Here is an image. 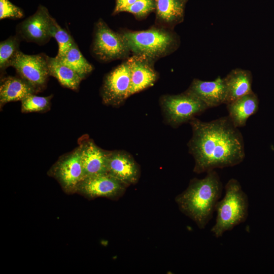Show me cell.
Listing matches in <instances>:
<instances>
[{
  "label": "cell",
  "mask_w": 274,
  "mask_h": 274,
  "mask_svg": "<svg viewBox=\"0 0 274 274\" xmlns=\"http://www.w3.org/2000/svg\"><path fill=\"white\" fill-rule=\"evenodd\" d=\"M190 123L192 136L188 146L194 159L195 173L231 167L244 160L243 136L228 116L207 122L194 118Z\"/></svg>",
  "instance_id": "obj_1"
},
{
  "label": "cell",
  "mask_w": 274,
  "mask_h": 274,
  "mask_svg": "<svg viewBox=\"0 0 274 274\" xmlns=\"http://www.w3.org/2000/svg\"><path fill=\"white\" fill-rule=\"evenodd\" d=\"M207 173L203 179L191 180L187 189L175 198L181 212L201 229L212 219L223 190L217 172L214 169Z\"/></svg>",
  "instance_id": "obj_2"
},
{
  "label": "cell",
  "mask_w": 274,
  "mask_h": 274,
  "mask_svg": "<svg viewBox=\"0 0 274 274\" xmlns=\"http://www.w3.org/2000/svg\"><path fill=\"white\" fill-rule=\"evenodd\" d=\"M248 195L240 183L230 179L225 186V194L216 206V222L211 232L217 238L246 221L248 216Z\"/></svg>",
  "instance_id": "obj_3"
},
{
  "label": "cell",
  "mask_w": 274,
  "mask_h": 274,
  "mask_svg": "<svg viewBox=\"0 0 274 274\" xmlns=\"http://www.w3.org/2000/svg\"><path fill=\"white\" fill-rule=\"evenodd\" d=\"M161 105L167 121L174 126L190 121L209 109L203 102L187 90L180 94L163 97Z\"/></svg>",
  "instance_id": "obj_4"
},
{
  "label": "cell",
  "mask_w": 274,
  "mask_h": 274,
  "mask_svg": "<svg viewBox=\"0 0 274 274\" xmlns=\"http://www.w3.org/2000/svg\"><path fill=\"white\" fill-rule=\"evenodd\" d=\"M122 36L129 49L146 57H155L163 54L173 43L172 36L160 29L128 32Z\"/></svg>",
  "instance_id": "obj_5"
},
{
  "label": "cell",
  "mask_w": 274,
  "mask_h": 274,
  "mask_svg": "<svg viewBox=\"0 0 274 274\" xmlns=\"http://www.w3.org/2000/svg\"><path fill=\"white\" fill-rule=\"evenodd\" d=\"M57 24L48 9L40 5L33 15L18 24L16 35L21 41L44 45L53 38Z\"/></svg>",
  "instance_id": "obj_6"
},
{
  "label": "cell",
  "mask_w": 274,
  "mask_h": 274,
  "mask_svg": "<svg viewBox=\"0 0 274 274\" xmlns=\"http://www.w3.org/2000/svg\"><path fill=\"white\" fill-rule=\"evenodd\" d=\"M48 56L44 53L26 54L21 51L12 62L19 77L27 82L37 92L46 87L49 75Z\"/></svg>",
  "instance_id": "obj_7"
},
{
  "label": "cell",
  "mask_w": 274,
  "mask_h": 274,
  "mask_svg": "<svg viewBox=\"0 0 274 274\" xmlns=\"http://www.w3.org/2000/svg\"><path fill=\"white\" fill-rule=\"evenodd\" d=\"M49 174L57 180L65 193H76L77 186L85 179L80 147L60 157L51 168Z\"/></svg>",
  "instance_id": "obj_8"
},
{
  "label": "cell",
  "mask_w": 274,
  "mask_h": 274,
  "mask_svg": "<svg viewBox=\"0 0 274 274\" xmlns=\"http://www.w3.org/2000/svg\"><path fill=\"white\" fill-rule=\"evenodd\" d=\"M129 50L122 35L116 33L101 19L95 27L92 51L103 61H109L123 56Z\"/></svg>",
  "instance_id": "obj_9"
},
{
  "label": "cell",
  "mask_w": 274,
  "mask_h": 274,
  "mask_svg": "<svg viewBox=\"0 0 274 274\" xmlns=\"http://www.w3.org/2000/svg\"><path fill=\"white\" fill-rule=\"evenodd\" d=\"M127 187L117 179L106 173L85 178L77 186L76 193L88 199L101 197L117 199L124 194Z\"/></svg>",
  "instance_id": "obj_10"
},
{
  "label": "cell",
  "mask_w": 274,
  "mask_h": 274,
  "mask_svg": "<svg viewBox=\"0 0 274 274\" xmlns=\"http://www.w3.org/2000/svg\"><path fill=\"white\" fill-rule=\"evenodd\" d=\"M130 70L128 61L117 66L105 77L101 90L103 102L117 106L130 96Z\"/></svg>",
  "instance_id": "obj_11"
},
{
  "label": "cell",
  "mask_w": 274,
  "mask_h": 274,
  "mask_svg": "<svg viewBox=\"0 0 274 274\" xmlns=\"http://www.w3.org/2000/svg\"><path fill=\"white\" fill-rule=\"evenodd\" d=\"M107 173L127 187L136 184L140 175L139 166L133 157L120 151L108 152Z\"/></svg>",
  "instance_id": "obj_12"
},
{
  "label": "cell",
  "mask_w": 274,
  "mask_h": 274,
  "mask_svg": "<svg viewBox=\"0 0 274 274\" xmlns=\"http://www.w3.org/2000/svg\"><path fill=\"white\" fill-rule=\"evenodd\" d=\"M187 91L200 99L209 109L227 103L226 87L224 78L220 77L212 81L194 79Z\"/></svg>",
  "instance_id": "obj_13"
},
{
  "label": "cell",
  "mask_w": 274,
  "mask_h": 274,
  "mask_svg": "<svg viewBox=\"0 0 274 274\" xmlns=\"http://www.w3.org/2000/svg\"><path fill=\"white\" fill-rule=\"evenodd\" d=\"M80 147L85 178L107 173L108 152L91 140L83 142Z\"/></svg>",
  "instance_id": "obj_14"
},
{
  "label": "cell",
  "mask_w": 274,
  "mask_h": 274,
  "mask_svg": "<svg viewBox=\"0 0 274 274\" xmlns=\"http://www.w3.org/2000/svg\"><path fill=\"white\" fill-rule=\"evenodd\" d=\"M226 105L229 117L238 128L245 126L248 118L257 112L259 100L252 92Z\"/></svg>",
  "instance_id": "obj_15"
},
{
  "label": "cell",
  "mask_w": 274,
  "mask_h": 274,
  "mask_svg": "<svg viewBox=\"0 0 274 274\" xmlns=\"http://www.w3.org/2000/svg\"><path fill=\"white\" fill-rule=\"evenodd\" d=\"M36 93L33 87L20 77H5L1 81V107L9 102L21 101L26 96Z\"/></svg>",
  "instance_id": "obj_16"
},
{
  "label": "cell",
  "mask_w": 274,
  "mask_h": 274,
  "mask_svg": "<svg viewBox=\"0 0 274 274\" xmlns=\"http://www.w3.org/2000/svg\"><path fill=\"white\" fill-rule=\"evenodd\" d=\"M128 62L130 70V96L153 85L157 75L148 63L136 57H132Z\"/></svg>",
  "instance_id": "obj_17"
},
{
  "label": "cell",
  "mask_w": 274,
  "mask_h": 274,
  "mask_svg": "<svg viewBox=\"0 0 274 274\" xmlns=\"http://www.w3.org/2000/svg\"><path fill=\"white\" fill-rule=\"evenodd\" d=\"M227 89V103L252 92V75L248 71L232 70L224 78Z\"/></svg>",
  "instance_id": "obj_18"
},
{
  "label": "cell",
  "mask_w": 274,
  "mask_h": 274,
  "mask_svg": "<svg viewBox=\"0 0 274 274\" xmlns=\"http://www.w3.org/2000/svg\"><path fill=\"white\" fill-rule=\"evenodd\" d=\"M49 75L55 78L60 84L73 90L79 89L82 78L73 69L62 63L56 57L48 56Z\"/></svg>",
  "instance_id": "obj_19"
},
{
  "label": "cell",
  "mask_w": 274,
  "mask_h": 274,
  "mask_svg": "<svg viewBox=\"0 0 274 274\" xmlns=\"http://www.w3.org/2000/svg\"><path fill=\"white\" fill-rule=\"evenodd\" d=\"M62 63L75 71L82 78H85L93 70V66L82 54L75 42L65 54L57 58Z\"/></svg>",
  "instance_id": "obj_20"
},
{
  "label": "cell",
  "mask_w": 274,
  "mask_h": 274,
  "mask_svg": "<svg viewBox=\"0 0 274 274\" xmlns=\"http://www.w3.org/2000/svg\"><path fill=\"white\" fill-rule=\"evenodd\" d=\"M158 16L166 22L181 18L183 14V5L179 0H155Z\"/></svg>",
  "instance_id": "obj_21"
},
{
  "label": "cell",
  "mask_w": 274,
  "mask_h": 274,
  "mask_svg": "<svg viewBox=\"0 0 274 274\" xmlns=\"http://www.w3.org/2000/svg\"><path fill=\"white\" fill-rule=\"evenodd\" d=\"M21 40L16 35L11 36L0 43V69L4 72L8 67L11 66L14 59L20 51V43Z\"/></svg>",
  "instance_id": "obj_22"
},
{
  "label": "cell",
  "mask_w": 274,
  "mask_h": 274,
  "mask_svg": "<svg viewBox=\"0 0 274 274\" xmlns=\"http://www.w3.org/2000/svg\"><path fill=\"white\" fill-rule=\"evenodd\" d=\"M52 95L40 96L30 94L21 101V112L23 113L42 112L49 109Z\"/></svg>",
  "instance_id": "obj_23"
},
{
  "label": "cell",
  "mask_w": 274,
  "mask_h": 274,
  "mask_svg": "<svg viewBox=\"0 0 274 274\" xmlns=\"http://www.w3.org/2000/svg\"><path fill=\"white\" fill-rule=\"evenodd\" d=\"M57 42L58 50L56 58L63 56L75 42L72 36L66 29L62 28L57 24L53 35Z\"/></svg>",
  "instance_id": "obj_24"
},
{
  "label": "cell",
  "mask_w": 274,
  "mask_h": 274,
  "mask_svg": "<svg viewBox=\"0 0 274 274\" xmlns=\"http://www.w3.org/2000/svg\"><path fill=\"white\" fill-rule=\"evenodd\" d=\"M24 16L22 9L14 5L9 0H0V19H21Z\"/></svg>",
  "instance_id": "obj_25"
},
{
  "label": "cell",
  "mask_w": 274,
  "mask_h": 274,
  "mask_svg": "<svg viewBox=\"0 0 274 274\" xmlns=\"http://www.w3.org/2000/svg\"><path fill=\"white\" fill-rule=\"evenodd\" d=\"M155 8V0H138L126 8L124 11L131 13L136 16H143Z\"/></svg>",
  "instance_id": "obj_26"
},
{
  "label": "cell",
  "mask_w": 274,
  "mask_h": 274,
  "mask_svg": "<svg viewBox=\"0 0 274 274\" xmlns=\"http://www.w3.org/2000/svg\"><path fill=\"white\" fill-rule=\"evenodd\" d=\"M138 0H116L113 14H117L125 10L133 4Z\"/></svg>",
  "instance_id": "obj_27"
},
{
  "label": "cell",
  "mask_w": 274,
  "mask_h": 274,
  "mask_svg": "<svg viewBox=\"0 0 274 274\" xmlns=\"http://www.w3.org/2000/svg\"><path fill=\"white\" fill-rule=\"evenodd\" d=\"M179 1H182V0H179Z\"/></svg>",
  "instance_id": "obj_28"
}]
</instances>
